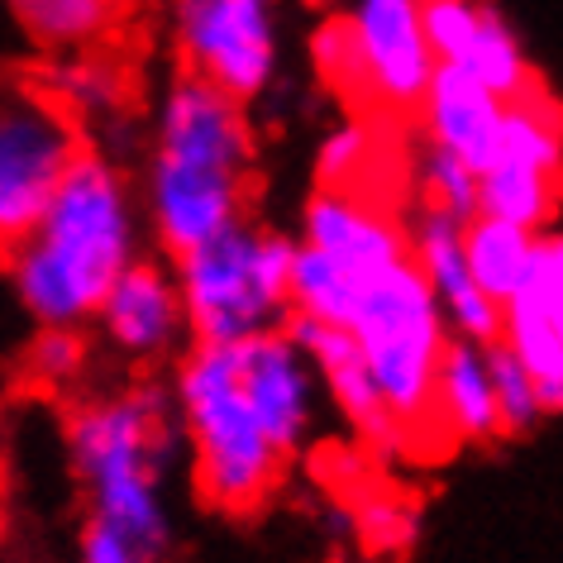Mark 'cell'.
Returning a JSON list of instances; mask_svg holds the SVG:
<instances>
[{
  "mask_svg": "<svg viewBox=\"0 0 563 563\" xmlns=\"http://www.w3.org/2000/svg\"><path fill=\"white\" fill-rule=\"evenodd\" d=\"M139 181L115 153L87 148L20 244L0 253L10 297L34 330H91L106 291L148 253Z\"/></svg>",
  "mask_w": 563,
  "mask_h": 563,
  "instance_id": "cell-1",
  "label": "cell"
},
{
  "mask_svg": "<svg viewBox=\"0 0 563 563\" xmlns=\"http://www.w3.org/2000/svg\"><path fill=\"white\" fill-rule=\"evenodd\" d=\"M253 158L258 139L249 106L177 67L153 101L148 153L139 167L153 249L163 258H181L244 220Z\"/></svg>",
  "mask_w": 563,
  "mask_h": 563,
  "instance_id": "cell-2",
  "label": "cell"
},
{
  "mask_svg": "<svg viewBox=\"0 0 563 563\" xmlns=\"http://www.w3.org/2000/svg\"><path fill=\"white\" fill-rule=\"evenodd\" d=\"M63 444L91 526L124 534L153 563L173 559V477L187 454L173 387L134 377L81 391L63 420Z\"/></svg>",
  "mask_w": 563,
  "mask_h": 563,
  "instance_id": "cell-3",
  "label": "cell"
},
{
  "mask_svg": "<svg viewBox=\"0 0 563 563\" xmlns=\"http://www.w3.org/2000/svg\"><path fill=\"white\" fill-rule=\"evenodd\" d=\"M167 387L177 401L196 497L224 516H253L273 501L291 459L277 449L249 397L239 344H191L173 363Z\"/></svg>",
  "mask_w": 563,
  "mask_h": 563,
  "instance_id": "cell-4",
  "label": "cell"
},
{
  "mask_svg": "<svg viewBox=\"0 0 563 563\" xmlns=\"http://www.w3.org/2000/svg\"><path fill=\"white\" fill-rule=\"evenodd\" d=\"M340 330H349V340L358 344L406 440L434 434V377H440L454 334L416 258L354 277V297H349Z\"/></svg>",
  "mask_w": 563,
  "mask_h": 563,
  "instance_id": "cell-5",
  "label": "cell"
},
{
  "mask_svg": "<svg viewBox=\"0 0 563 563\" xmlns=\"http://www.w3.org/2000/svg\"><path fill=\"white\" fill-rule=\"evenodd\" d=\"M291 263L297 239L253 216L173 258L191 344H244L291 325Z\"/></svg>",
  "mask_w": 563,
  "mask_h": 563,
  "instance_id": "cell-6",
  "label": "cell"
},
{
  "mask_svg": "<svg viewBox=\"0 0 563 563\" xmlns=\"http://www.w3.org/2000/svg\"><path fill=\"white\" fill-rule=\"evenodd\" d=\"M87 148V124L38 81L0 87V253L34 230Z\"/></svg>",
  "mask_w": 563,
  "mask_h": 563,
  "instance_id": "cell-7",
  "label": "cell"
},
{
  "mask_svg": "<svg viewBox=\"0 0 563 563\" xmlns=\"http://www.w3.org/2000/svg\"><path fill=\"white\" fill-rule=\"evenodd\" d=\"M181 73L230 91L234 101H263L282 73L277 0H167Z\"/></svg>",
  "mask_w": 563,
  "mask_h": 563,
  "instance_id": "cell-8",
  "label": "cell"
},
{
  "mask_svg": "<svg viewBox=\"0 0 563 563\" xmlns=\"http://www.w3.org/2000/svg\"><path fill=\"white\" fill-rule=\"evenodd\" d=\"M563 201V106L544 87L506 101L492 158L477 173V216L511 220L520 230H554Z\"/></svg>",
  "mask_w": 563,
  "mask_h": 563,
  "instance_id": "cell-9",
  "label": "cell"
},
{
  "mask_svg": "<svg viewBox=\"0 0 563 563\" xmlns=\"http://www.w3.org/2000/svg\"><path fill=\"white\" fill-rule=\"evenodd\" d=\"M91 340L120 368L153 373L177 363L191 349V320L181 301V282L173 258L144 253L115 287L106 291L101 311L91 320Z\"/></svg>",
  "mask_w": 563,
  "mask_h": 563,
  "instance_id": "cell-10",
  "label": "cell"
},
{
  "mask_svg": "<svg viewBox=\"0 0 563 563\" xmlns=\"http://www.w3.org/2000/svg\"><path fill=\"white\" fill-rule=\"evenodd\" d=\"M340 15L358 53V101L420 110L440 73L426 34V0H349Z\"/></svg>",
  "mask_w": 563,
  "mask_h": 563,
  "instance_id": "cell-11",
  "label": "cell"
},
{
  "mask_svg": "<svg viewBox=\"0 0 563 563\" xmlns=\"http://www.w3.org/2000/svg\"><path fill=\"white\" fill-rule=\"evenodd\" d=\"M426 34L440 67H459L501 101L540 91L530 67V48L520 30L506 20L497 0H430L426 5Z\"/></svg>",
  "mask_w": 563,
  "mask_h": 563,
  "instance_id": "cell-12",
  "label": "cell"
},
{
  "mask_svg": "<svg viewBox=\"0 0 563 563\" xmlns=\"http://www.w3.org/2000/svg\"><path fill=\"white\" fill-rule=\"evenodd\" d=\"M301 244L320 249L344 273L368 277L383 267L411 258V230L358 187H316L301 206Z\"/></svg>",
  "mask_w": 563,
  "mask_h": 563,
  "instance_id": "cell-13",
  "label": "cell"
},
{
  "mask_svg": "<svg viewBox=\"0 0 563 563\" xmlns=\"http://www.w3.org/2000/svg\"><path fill=\"white\" fill-rule=\"evenodd\" d=\"M463 224L459 216L420 206L406 230H411V258L426 273L434 301L449 320L454 340H473V344H497L501 340V306L477 287L473 267H468V249H463Z\"/></svg>",
  "mask_w": 563,
  "mask_h": 563,
  "instance_id": "cell-14",
  "label": "cell"
},
{
  "mask_svg": "<svg viewBox=\"0 0 563 563\" xmlns=\"http://www.w3.org/2000/svg\"><path fill=\"white\" fill-rule=\"evenodd\" d=\"M291 334L306 344V354L316 358V373L325 383L330 411L344 420L368 449H397L406 444L401 426L391 420L383 391H377L368 363H363L358 344L349 340V330L340 325H316V320H291Z\"/></svg>",
  "mask_w": 563,
  "mask_h": 563,
  "instance_id": "cell-15",
  "label": "cell"
},
{
  "mask_svg": "<svg viewBox=\"0 0 563 563\" xmlns=\"http://www.w3.org/2000/svg\"><path fill=\"white\" fill-rule=\"evenodd\" d=\"M416 115H420V144L459 153L463 163L483 173L492 144H497L506 101L497 91H487L483 81H473L468 73H459V67H440Z\"/></svg>",
  "mask_w": 563,
  "mask_h": 563,
  "instance_id": "cell-16",
  "label": "cell"
},
{
  "mask_svg": "<svg viewBox=\"0 0 563 563\" xmlns=\"http://www.w3.org/2000/svg\"><path fill=\"white\" fill-rule=\"evenodd\" d=\"M434 434H454L463 444L506 440L492 383V344L449 340L440 377H434Z\"/></svg>",
  "mask_w": 563,
  "mask_h": 563,
  "instance_id": "cell-17",
  "label": "cell"
},
{
  "mask_svg": "<svg viewBox=\"0 0 563 563\" xmlns=\"http://www.w3.org/2000/svg\"><path fill=\"white\" fill-rule=\"evenodd\" d=\"M463 249H468V267H473L477 287L506 311L526 291V282L534 273L540 234L520 230L511 220H497V216H473L463 224Z\"/></svg>",
  "mask_w": 563,
  "mask_h": 563,
  "instance_id": "cell-18",
  "label": "cell"
},
{
  "mask_svg": "<svg viewBox=\"0 0 563 563\" xmlns=\"http://www.w3.org/2000/svg\"><path fill=\"white\" fill-rule=\"evenodd\" d=\"M5 10L15 30L48 58L96 48L115 20V0H5Z\"/></svg>",
  "mask_w": 563,
  "mask_h": 563,
  "instance_id": "cell-19",
  "label": "cell"
},
{
  "mask_svg": "<svg viewBox=\"0 0 563 563\" xmlns=\"http://www.w3.org/2000/svg\"><path fill=\"white\" fill-rule=\"evenodd\" d=\"M38 87H44L53 101L67 110V115H77L81 124L124 115V96H130V87H124V73L110 58H101L96 48H87V53H58V58H48Z\"/></svg>",
  "mask_w": 563,
  "mask_h": 563,
  "instance_id": "cell-20",
  "label": "cell"
},
{
  "mask_svg": "<svg viewBox=\"0 0 563 563\" xmlns=\"http://www.w3.org/2000/svg\"><path fill=\"white\" fill-rule=\"evenodd\" d=\"M91 330H34L30 349H24V377L48 397H73L91 368Z\"/></svg>",
  "mask_w": 563,
  "mask_h": 563,
  "instance_id": "cell-21",
  "label": "cell"
},
{
  "mask_svg": "<svg viewBox=\"0 0 563 563\" xmlns=\"http://www.w3.org/2000/svg\"><path fill=\"white\" fill-rule=\"evenodd\" d=\"M511 354L526 363V373L534 377V387H540L544 397V411L559 416L563 411V340L559 334H549L540 320L520 316V311H501V340Z\"/></svg>",
  "mask_w": 563,
  "mask_h": 563,
  "instance_id": "cell-22",
  "label": "cell"
},
{
  "mask_svg": "<svg viewBox=\"0 0 563 563\" xmlns=\"http://www.w3.org/2000/svg\"><path fill=\"white\" fill-rule=\"evenodd\" d=\"M416 187H420V206L444 210V216H459V220L477 216V167H468L459 153L420 144Z\"/></svg>",
  "mask_w": 563,
  "mask_h": 563,
  "instance_id": "cell-23",
  "label": "cell"
},
{
  "mask_svg": "<svg viewBox=\"0 0 563 563\" xmlns=\"http://www.w3.org/2000/svg\"><path fill=\"white\" fill-rule=\"evenodd\" d=\"M530 320H540L549 334L563 340V230H544L540 234V253H534V273L526 282V291L506 306Z\"/></svg>",
  "mask_w": 563,
  "mask_h": 563,
  "instance_id": "cell-24",
  "label": "cell"
},
{
  "mask_svg": "<svg viewBox=\"0 0 563 563\" xmlns=\"http://www.w3.org/2000/svg\"><path fill=\"white\" fill-rule=\"evenodd\" d=\"M492 383H497L501 434H530L549 416L534 377L526 373V363H520L506 344H492Z\"/></svg>",
  "mask_w": 563,
  "mask_h": 563,
  "instance_id": "cell-25",
  "label": "cell"
},
{
  "mask_svg": "<svg viewBox=\"0 0 563 563\" xmlns=\"http://www.w3.org/2000/svg\"><path fill=\"white\" fill-rule=\"evenodd\" d=\"M373 130L363 120H349L325 134L316 158V187H358L373 167Z\"/></svg>",
  "mask_w": 563,
  "mask_h": 563,
  "instance_id": "cell-26",
  "label": "cell"
},
{
  "mask_svg": "<svg viewBox=\"0 0 563 563\" xmlns=\"http://www.w3.org/2000/svg\"><path fill=\"white\" fill-rule=\"evenodd\" d=\"M311 63L325 87H334L340 96H354L358 101V53H354V38H349V24L344 15H330L316 24L311 34Z\"/></svg>",
  "mask_w": 563,
  "mask_h": 563,
  "instance_id": "cell-27",
  "label": "cell"
},
{
  "mask_svg": "<svg viewBox=\"0 0 563 563\" xmlns=\"http://www.w3.org/2000/svg\"><path fill=\"white\" fill-rule=\"evenodd\" d=\"M358 530H363V544L377 549V554H391V549H406L416 534V516L406 511L401 501L391 497H377L358 511Z\"/></svg>",
  "mask_w": 563,
  "mask_h": 563,
  "instance_id": "cell-28",
  "label": "cell"
},
{
  "mask_svg": "<svg viewBox=\"0 0 563 563\" xmlns=\"http://www.w3.org/2000/svg\"><path fill=\"white\" fill-rule=\"evenodd\" d=\"M77 563H153L144 549H134L124 534L106 530V526H91L81 520V534H77Z\"/></svg>",
  "mask_w": 563,
  "mask_h": 563,
  "instance_id": "cell-29",
  "label": "cell"
},
{
  "mask_svg": "<svg viewBox=\"0 0 563 563\" xmlns=\"http://www.w3.org/2000/svg\"><path fill=\"white\" fill-rule=\"evenodd\" d=\"M0 563H34V559H20V554H0Z\"/></svg>",
  "mask_w": 563,
  "mask_h": 563,
  "instance_id": "cell-30",
  "label": "cell"
},
{
  "mask_svg": "<svg viewBox=\"0 0 563 563\" xmlns=\"http://www.w3.org/2000/svg\"><path fill=\"white\" fill-rule=\"evenodd\" d=\"M426 5H430V0H426Z\"/></svg>",
  "mask_w": 563,
  "mask_h": 563,
  "instance_id": "cell-31",
  "label": "cell"
}]
</instances>
